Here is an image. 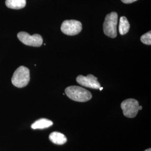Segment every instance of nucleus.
Returning a JSON list of instances; mask_svg holds the SVG:
<instances>
[{"mask_svg":"<svg viewBox=\"0 0 151 151\" xmlns=\"http://www.w3.org/2000/svg\"><path fill=\"white\" fill-rule=\"evenodd\" d=\"M65 93L71 100L77 102H86L92 98L90 92L85 88L77 86L67 87L65 89Z\"/></svg>","mask_w":151,"mask_h":151,"instance_id":"nucleus-1","label":"nucleus"},{"mask_svg":"<svg viewBox=\"0 0 151 151\" xmlns=\"http://www.w3.org/2000/svg\"><path fill=\"white\" fill-rule=\"evenodd\" d=\"M12 83L15 86L22 88L27 86L30 81V70L25 66H20L14 73Z\"/></svg>","mask_w":151,"mask_h":151,"instance_id":"nucleus-3","label":"nucleus"},{"mask_svg":"<svg viewBox=\"0 0 151 151\" xmlns=\"http://www.w3.org/2000/svg\"><path fill=\"white\" fill-rule=\"evenodd\" d=\"M6 5L10 9L19 10L24 8L27 4L26 0H6Z\"/></svg>","mask_w":151,"mask_h":151,"instance_id":"nucleus-10","label":"nucleus"},{"mask_svg":"<svg viewBox=\"0 0 151 151\" xmlns=\"http://www.w3.org/2000/svg\"><path fill=\"white\" fill-rule=\"evenodd\" d=\"M103 87H100V88H99V90H100V91H101V90H103Z\"/></svg>","mask_w":151,"mask_h":151,"instance_id":"nucleus-16","label":"nucleus"},{"mask_svg":"<svg viewBox=\"0 0 151 151\" xmlns=\"http://www.w3.org/2000/svg\"><path fill=\"white\" fill-rule=\"evenodd\" d=\"M76 81L82 86L93 89H99L101 87L100 83L97 81V77L92 75H88L87 76H78L76 78Z\"/></svg>","mask_w":151,"mask_h":151,"instance_id":"nucleus-7","label":"nucleus"},{"mask_svg":"<svg viewBox=\"0 0 151 151\" xmlns=\"http://www.w3.org/2000/svg\"><path fill=\"white\" fill-rule=\"evenodd\" d=\"M49 138L52 143L58 145H64L67 141L66 137L63 134L58 132H54L50 133Z\"/></svg>","mask_w":151,"mask_h":151,"instance_id":"nucleus-8","label":"nucleus"},{"mask_svg":"<svg viewBox=\"0 0 151 151\" xmlns=\"http://www.w3.org/2000/svg\"><path fill=\"white\" fill-rule=\"evenodd\" d=\"M130 28L129 22L125 16H122L120 19L119 25V33L124 35L129 32Z\"/></svg>","mask_w":151,"mask_h":151,"instance_id":"nucleus-11","label":"nucleus"},{"mask_svg":"<svg viewBox=\"0 0 151 151\" xmlns=\"http://www.w3.org/2000/svg\"><path fill=\"white\" fill-rule=\"evenodd\" d=\"M124 4H131L137 0H121Z\"/></svg>","mask_w":151,"mask_h":151,"instance_id":"nucleus-13","label":"nucleus"},{"mask_svg":"<svg viewBox=\"0 0 151 151\" xmlns=\"http://www.w3.org/2000/svg\"><path fill=\"white\" fill-rule=\"evenodd\" d=\"M139 106L138 101L133 99H127L121 104V108L124 116L129 118H133L137 116L139 111Z\"/></svg>","mask_w":151,"mask_h":151,"instance_id":"nucleus-4","label":"nucleus"},{"mask_svg":"<svg viewBox=\"0 0 151 151\" xmlns=\"http://www.w3.org/2000/svg\"><path fill=\"white\" fill-rule=\"evenodd\" d=\"M145 151H151V148H148V149H147V150H146Z\"/></svg>","mask_w":151,"mask_h":151,"instance_id":"nucleus-15","label":"nucleus"},{"mask_svg":"<svg viewBox=\"0 0 151 151\" xmlns=\"http://www.w3.org/2000/svg\"><path fill=\"white\" fill-rule=\"evenodd\" d=\"M17 38L22 43L28 46L35 47H40L43 44V38L42 36L38 34L30 35L29 33L24 32H19Z\"/></svg>","mask_w":151,"mask_h":151,"instance_id":"nucleus-5","label":"nucleus"},{"mask_svg":"<svg viewBox=\"0 0 151 151\" xmlns=\"http://www.w3.org/2000/svg\"><path fill=\"white\" fill-rule=\"evenodd\" d=\"M140 40L143 43L150 45L151 44V31L143 34L140 38Z\"/></svg>","mask_w":151,"mask_h":151,"instance_id":"nucleus-12","label":"nucleus"},{"mask_svg":"<svg viewBox=\"0 0 151 151\" xmlns=\"http://www.w3.org/2000/svg\"><path fill=\"white\" fill-rule=\"evenodd\" d=\"M53 124V123L51 120L42 118L35 121L32 125L31 127L33 129H43L51 127Z\"/></svg>","mask_w":151,"mask_h":151,"instance_id":"nucleus-9","label":"nucleus"},{"mask_svg":"<svg viewBox=\"0 0 151 151\" xmlns=\"http://www.w3.org/2000/svg\"><path fill=\"white\" fill-rule=\"evenodd\" d=\"M118 18V14L115 12H112L105 17L103 30L104 34L110 38H115L117 36Z\"/></svg>","mask_w":151,"mask_h":151,"instance_id":"nucleus-2","label":"nucleus"},{"mask_svg":"<svg viewBox=\"0 0 151 151\" xmlns=\"http://www.w3.org/2000/svg\"><path fill=\"white\" fill-rule=\"evenodd\" d=\"M138 109H139V110H142V106H139V108H138Z\"/></svg>","mask_w":151,"mask_h":151,"instance_id":"nucleus-14","label":"nucleus"},{"mask_svg":"<svg viewBox=\"0 0 151 151\" xmlns=\"http://www.w3.org/2000/svg\"><path fill=\"white\" fill-rule=\"evenodd\" d=\"M61 31L65 35H76L81 32L82 29L80 22L75 20H65L61 25Z\"/></svg>","mask_w":151,"mask_h":151,"instance_id":"nucleus-6","label":"nucleus"}]
</instances>
